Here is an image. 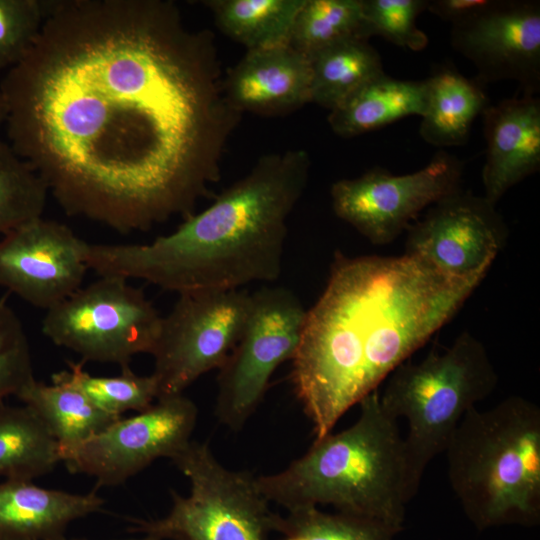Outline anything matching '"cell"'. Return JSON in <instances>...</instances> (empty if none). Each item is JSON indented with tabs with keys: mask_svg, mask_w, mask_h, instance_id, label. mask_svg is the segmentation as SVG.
<instances>
[{
	"mask_svg": "<svg viewBox=\"0 0 540 540\" xmlns=\"http://www.w3.org/2000/svg\"><path fill=\"white\" fill-rule=\"evenodd\" d=\"M0 88L8 143L66 214L123 234L194 214L242 114L213 34L162 0H49Z\"/></svg>",
	"mask_w": 540,
	"mask_h": 540,
	"instance_id": "6da1fadb",
	"label": "cell"
},
{
	"mask_svg": "<svg viewBox=\"0 0 540 540\" xmlns=\"http://www.w3.org/2000/svg\"><path fill=\"white\" fill-rule=\"evenodd\" d=\"M485 276L452 277L406 253L335 252L291 359L294 389L315 439L332 432L447 324Z\"/></svg>",
	"mask_w": 540,
	"mask_h": 540,
	"instance_id": "7a4b0ae2",
	"label": "cell"
},
{
	"mask_svg": "<svg viewBox=\"0 0 540 540\" xmlns=\"http://www.w3.org/2000/svg\"><path fill=\"white\" fill-rule=\"evenodd\" d=\"M302 149L260 157L200 213L148 244H88L100 276L147 281L178 294L274 282L282 271L288 218L309 177Z\"/></svg>",
	"mask_w": 540,
	"mask_h": 540,
	"instance_id": "3957f363",
	"label": "cell"
},
{
	"mask_svg": "<svg viewBox=\"0 0 540 540\" xmlns=\"http://www.w3.org/2000/svg\"><path fill=\"white\" fill-rule=\"evenodd\" d=\"M350 427L315 439L285 469L256 476L260 492L287 511L327 505L380 520L400 532L422 477L412 464L398 420L381 406L379 390L360 403Z\"/></svg>",
	"mask_w": 540,
	"mask_h": 540,
	"instance_id": "277c9868",
	"label": "cell"
},
{
	"mask_svg": "<svg viewBox=\"0 0 540 540\" xmlns=\"http://www.w3.org/2000/svg\"><path fill=\"white\" fill-rule=\"evenodd\" d=\"M451 489L478 530L540 520V408L510 396L469 409L444 451Z\"/></svg>",
	"mask_w": 540,
	"mask_h": 540,
	"instance_id": "5b68a950",
	"label": "cell"
},
{
	"mask_svg": "<svg viewBox=\"0 0 540 540\" xmlns=\"http://www.w3.org/2000/svg\"><path fill=\"white\" fill-rule=\"evenodd\" d=\"M382 408L407 422L404 437L414 469L421 477L431 460L444 453L465 413L496 388L498 375L483 343L464 331L447 347L410 358L386 379Z\"/></svg>",
	"mask_w": 540,
	"mask_h": 540,
	"instance_id": "8992f818",
	"label": "cell"
},
{
	"mask_svg": "<svg viewBox=\"0 0 540 540\" xmlns=\"http://www.w3.org/2000/svg\"><path fill=\"white\" fill-rule=\"evenodd\" d=\"M190 491L171 490L172 506L161 518L133 520L131 532L155 540H268L280 516L260 492L256 476L222 465L207 443L191 440L170 459Z\"/></svg>",
	"mask_w": 540,
	"mask_h": 540,
	"instance_id": "52a82bcc",
	"label": "cell"
},
{
	"mask_svg": "<svg viewBox=\"0 0 540 540\" xmlns=\"http://www.w3.org/2000/svg\"><path fill=\"white\" fill-rule=\"evenodd\" d=\"M162 316L143 291L118 276H100L47 310L42 332L82 360L129 367L132 358L151 354Z\"/></svg>",
	"mask_w": 540,
	"mask_h": 540,
	"instance_id": "ba28073f",
	"label": "cell"
},
{
	"mask_svg": "<svg viewBox=\"0 0 540 540\" xmlns=\"http://www.w3.org/2000/svg\"><path fill=\"white\" fill-rule=\"evenodd\" d=\"M178 295L162 317L151 353L158 398L183 394L205 373L219 370L239 341L251 307V293L244 289Z\"/></svg>",
	"mask_w": 540,
	"mask_h": 540,
	"instance_id": "9c48e42d",
	"label": "cell"
},
{
	"mask_svg": "<svg viewBox=\"0 0 540 540\" xmlns=\"http://www.w3.org/2000/svg\"><path fill=\"white\" fill-rule=\"evenodd\" d=\"M306 309L288 288L251 293L249 315L236 346L219 368L215 413L238 431L260 405L271 376L298 347Z\"/></svg>",
	"mask_w": 540,
	"mask_h": 540,
	"instance_id": "30bf717a",
	"label": "cell"
},
{
	"mask_svg": "<svg viewBox=\"0 0 540 540\" xmlns=\"http://www.w3.org/2000/svg\"><path fill=\"white\" fill-rule=\"evenodd\" d=\"M464 163L437 151L422 169L404 175L374 168L356 178L333 183L336 216L369 242L387 245L397 239L431 205L461 188Z\"/></svg>",
	"mask_w": 540,
	"mask_h": 540,
	"instance_id": "8fae6325",
	"label": "cell"
},
{
	"mask_svg": "<svg viewBox=\"0 0 540 540\" xmlns=\"http://www.w3.org/2000/svg\"><path fill=\"white\" fill-rule=\"evenodd\" d=\"M197 418V406L183 394L160 397L136 415L111 423L62 463L72 473L93 477L98 487L118 486L155 460L171 459L184 448Z\"/></svg>",
	"mask_w": 540,
	"mask_h": 540,
	"instance_id": "7c38bea8",
	"label": "cell"
},
{
	"mask_svg": "<svg viewBox=\"0 0 540 540\" xmlns=\"http://www.w3.org/2000/svg\"><path fill=\"white\" fill-rule=\"evenodd\" d=\"M406 232V254L457 278L486 275L508 236L496 205L462 188L431 205Z\"/></svg>",
	"mask_w": 540,
	"mask_h": 540,
	"instance_id": "4fadbf2b",
	"label": "cell"
},
{
	"mask_svg": "<svg viewBox=\"0 0 540 540\" xmlns=\"http://www.w3.org/2000/svg\"><path fill=\"white\" fill-rule=\"evenodd\" d=\"M87 249L62 223L27 221L0 238V286L47 311L82 287Z\"/></svg>",
	"mask_w": 540,
	"mask_h": 540,
	"instance_id": "5bb4252c",
	"label": "cell"
},
{
	"mask_svg": "<svg viewBox=\"0 0 540 540\" xmlns=\"http://www.w3.org/2000/svg\"><path fill=\"white\" fill-rule=\"evenodd\" d=\"M452 47L468 59L483 85L515 81L521 95L540 89V2L496 0L478 16L451 26Z\"/></svg>",
	"mask_w": 540,
	"mask_h": 540,
	"instance_id": "9a60e30c",
	"label": "cell"
},
{
	"mask_svg": "<svg viewBox=\"0 0 540 540\" xmlns=\"http://www.w3.org/2000/svg\"><path fill=\"white\" fill-rule=\"evenodd\" d=\"M482 117L484 197L496 205L510 188L540 168V100L534 95L504 99L490 104Z\"/></svg>",
	"mask_w": 540,
	"mask_h": 540,
	"instance_id": "2e32d148",
	"label": "cell"
},
{
	"mask_svg": "<svg viewBox=\"0 0 540 540\" xmlns=\"http://www.w3.org/2000/svg\"><path fill=\"white\" fill-rule=\"evenodd\" d=\"M228 101L244 111L274 115L311 102L309 58L288 45L246 50L224 76Z\"/></svg>",
	"mask_w": 540,
	"mask_h": 540,
	"instance_id": "e0dca14e",
	"label": "cell"
},
{
	"mask_svg": "<svg viewBox=\"0 0 540 540\" xmlns=\"http://www.w3.org/2000/svg\"><path fill=\"white\" fill-rule=\"evenodd\" d=\"M104 500L94 491L70 493L31 480L0 482V540H67L68 526L100 511Z\"/></svg>",
	"mask_w": 540,
	"mask_h": 540,
	"instance_id": "ac0fdd59",
	"label": "cell"
},
{
	"mask_svg": "<svg viewBox=\"0 0 540 540\" xmlns=\"http://www.w3.org/2000/svg\"><path fill=\"white\" fill-rule=\"evenodd\" d=\"M425 82L420 136L440 148L465 144L475 119L490 105L483 84L449 65L435 69Z\"/></svg>",
	"mask_w": 540,
	"mask_h": 540,
	"instance_id": "d6986e66",
	"label": "cell"
},
{
	"mask_svg": "<svg viewBox=\"0 0 540 540\" xmlns=\"http://www.w3.org/2000/svg\"><path fill=\"white\" fill-rule=\"evenodd\" d=\"M425 106V80H399L383 72L329 111L328 123L335 134L350 138L405 117H421Z\"/></svg>",
	"mask_w": 540,
	"mask_h": 540,
	"instance_id": "ffe728a7",
	"label": "cell"
},
{
	"mask_svg": "<svg viewBox=\"0 0 540 540\" xmlns=\"http://www.w3.org/2000/svg\"><path fill=\"white\" fill-rule=\"evenodd\" d=\"M44 424L63 458L119 418L99 410L76 388L33 378L16 395Z\"/></svg>",
	"mask_w": 540,
	"mask_h": 540,
	"instance_id": "44dd1931",
	"label": "cell"
},
{
	"mask_svg": "<svg viewBox=\"0 0 540 540\" xmlns=\"http://www.w3.org/2000/svg\"><path fill=\"white\" fill-rule=\"evenodd\" d=\"M308 58L311 102L329 111L384 72L378 51L368 40L357 37L338 41Z\"/></svg>",
	"mask_w": 540,
	"mask_h": 540,
	"instance_id": "7402d4cb",
	"label": "cell"
},
{
	"mask_svg": "<svg viewBox=\"0 0 540 540\" xmlns=\"http://www.w3.org/2000/svg\"><path fill=\"white\" fill-rule=\"evenodd\" d=\"M60 462L56 441L29 407L0 403V477L33 481Z\"/></svg>",
	"mask_w": 540,
	"mask_h": 540,
	"instance_id": "603a6c76",
	"label": "cell"
},
{
	"mask_svg": "<svg viewBox=\"0 0 540 540\" xmlns=\"http://www.w3.org/2000/svg\"><path fill=\"white\" fill-rule=\"evenodd\" d=\"M304 0H210L205 4L225 35L246 50L288 45Z\"/></svg>",
	"mask_w": 540,
	"mask_h": 540,
	"instance_id": "cb8c5ba5",
	"label": "cell"
},
{
	"mask_svg": "<svg viewBox=\"0 0 540 540\" xmlns=\"http://www.w3.org/2000/svg\"><path fill=\"white\" fill-rule=\"evenodd\" d=\"M51 380L76 388L99 410L116 418L128 411H143L158 398L154 376L137 375L130 367L106 377L91 375L82 363L68 362V369L54 373Z\"/></svg>",
	"mask_w": 540,
	"mask_h": 540,
	"instance_id": "d4e9b609",
	"label": "cell"
},
{
	"mask_svg": "<svg viewBox=\"0 0 540 540\" xmlns=\"http://www.w3.org/2000/svg\"><path fill=\"white\" fill-rule=\"evenodd\" d=\"M352 37L366 39L362 0H304L289 45L309 57Z\"/></svg>",
	"mask_w": 540,
	"mask_h": 540,
	"instance_id": "484cf974",
	"label": "cell"
},
{
	"mask_svg": "<svg viewBox=\"0 0 540 540\" xmlns=\"http://www.w3.org/2000/svg\"><path fill=\"white\" fill-rule=\"evenodd\" d=\"M48 189L36 171L0 139V238L43 215Z\"/></svg>",
	"mask_w": 540,
	"mask_h": 540,
	"instance_id": "4316f807",
	"label": "cell"
},
{
	"mask_svg": "<svg viewBox=\"0 0 540 540\" xmlns=\"http://www.w3.org/2000/svg\"><path fill=\"white\" fill-rule=\"evenodd\" d=\"M277 533L283 540H394L399 532L373 518L306 506L281 516Z\"/></svg>",
	"mask_w": 540,
	"mask_h": 540,
	"instance_id": "83f0119b",
	"label": "cell"
},
{
	"mask_svg": "<svg viewBox=\"0 0 540 540\" xmlns=\"http://www.w3.org/2000/svg\"><path fill=\"white\" fill-rule=\"evenodd\" d=\"M428 0H362L364 36H380L412 51L428 45L427 35L416 25Z\"/></svg>",
	"mask_w": 540,
	"mask_h": 540,
	"instance_id": "f1b7e54d",
	"label": "cell"
},
{
	"mask_svg": "<svg viewBox=\"0 0 540 540\" xmlns=\"http://www.w3.org/2000/svg\"><path fill=\"white\" fill-rule=\"evenodd\" d=\"M49 0H0V69L12 68L30 51Z\"/></svg>",
	"mask_w": 540,
	"mask_h": 540,
	"instance_id": "f546056e",
	"label": "cell"
},
{
	"mask_svg": "<svg viewBox=\"0 0 540 540\" xmlns=\"http://www.w3.org/2000/svg\"><path fill=\"white\" fill-rule=\"evenodd\" d=\"M34 378L29 342L23 325L0 298V403Z\"/></svg>",
	"mask_w": 540,
	"mask_h": 540,
	"instance_id": "4dcf8cb0",
	"label": "cell"
},
{
	"mask_svg": "<svg viewBox=\"0 0 540 540\" xmlns=\"http://www.w3.org/2000/svg\"><path fill=\"white\" fill-rule=\"evenodd\" d=\"M495 2L496 0H428L427 10L454 26L478 16Z\"/></svg>",
	"mask_w": 540,
	"mask_h": 540,
	"instance_id": "1f68e13d",
	"label": "cell"
},
{
	"mask_svg": "<svg viewBox=\"0 0 540 540\" xmlns=\"http://www.w3.org/2000/svg\"><path fill=\"white\" fill-rule=\"evenodd\" d=\"M5 120H6V104H5L3 93L0 88V128L3 124H5Z\"/></svg>",
	"mask_w": 540,
	"mask_h": 540,
	"instance_id": "d6a6232c",
	"label": "cell"
},
{
	"mask_svg": "<svg viewBox=\"0 0 540 540\" xmlns=\"http://www.w3.org/2000/svg\"><path fill=\"white\" fill-rule=\"evenodd\" d=\"M72 540H87V539H72ZM125 540H155V539L143 535L141 538H131V539H125Z\"/></svg>",
	"mask_w": 540,
	"mask_h": 540,
	"instance_id": "836d02e7",
	"label": "cell"
}]
</instances>
